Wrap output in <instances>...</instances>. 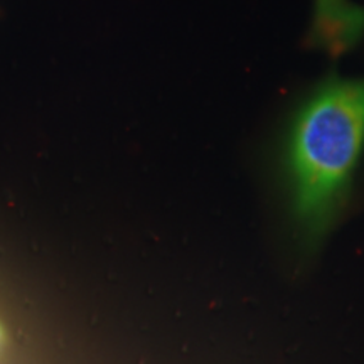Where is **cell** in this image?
Segmentation results:
<instances>
[{"mask_svg":"<svg viewBox=\"0 0 364 364\" xmlns=\"http://www.w3.org/2000/svg\"><path fill=\"white\" fill-rule=\"evenodd\" d=\"M364 142V85H327L300 112L289 145L295 215L309 236L326 230Z\"/></svg>","mask_w":364,"mask_h":364,"instance_id":"cell-1","label":"cell"},{"mask_svg":"<svg viewBox=\"0 0 364 364\" xmlns=\"http://www.w3.org/2000/svg\"><path fill=\"white\" fill-rule=\"evenodd\" d=\"M364 24V14L346 0H317V27L332 51L348 48Z\"/></svg>","mask_w":364,"mask_h":364,"instance_id":"cell-2","label":"cell"}]
</instances>
